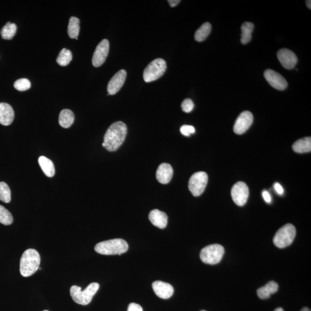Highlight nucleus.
<instances>
[{
	"label": "nucleus",
	"mask_w": 311,
	"mask_h": 311,
	"mask_svg": "<svg viewBox=\"0 0 311 311\" xmlns=\"http://www.w3.org/2000/svg\"><path fill=\"white\" fill-rule=\"evenodd\" d=\"M128 128L121 121L114 122L105 132L104 137V148L109 152L116 151L125 140Z\"/></svg>",
	"instance_id": "nucleus-1"
},
{
	"label": "nucleus",
	"mask_w": 311,
	"mask_h": 311,
	"mask_svg": "<svg viewBox=\"0 0 311 311\" xmlns=\"http://www.w3.org/2000/svg\"><path fill=\"white\" fill-rule=\"evenodd\" d=\"M41 256L37 250L30 249L23 253L20 261V273L24 277L31 276L38 270Z\"/></svg>",
	"instance_id": "nucleus-2"
},
{
	"label": "nucleus",
	"mask_w": 311,
	"mask_h": 311,
	"mask_svg": "<svg viewBox=\"0 0 311 311\" xmlns=\"http://www.w3.org/2000/svg\"><path fill=\"white\" fill-rule=\"evenodd\" d=\"M129 249L128 243L122 238H114L102 241L95 246V252L105 255H120Z\"/></svg>",
	"instance_id": "nucleus-3"
},
{
	"label": "nucleus",
	"mask_w": 311,
	"mask_h": 311,
	"mask_svg": "<svg viewBox=\"0 0 311 311\" xmlns=\"http://www.w3.org/2000/svg\"><path fill=\"white\" fill-rule=\"evenodd\" d=\"M99 287L98 283L92 282L83 291H81L82 289L81 287L74 285L71 288V296L75 303L86 306L91 302L93 297L98 291Z\"/></svg>",
	"instance_id": "nucleus-4"
},
{
	"label": "nucleus",
	"mask_w": 311,
	"mask_h": 311,
	"mask_svg": "<svg viewBox=\"0 0 311 311\" xmlns=\"http://www.w3.org/2000/svg\"><path fill=\"white\" fill-rule=\"evenodd\" d=\"M296 234V230L295 226L287 224L277 232L273 238V243L279 248H285L291 245L295 239Z\"/></svg>",
	"instance_id": "nucleus-5"
},
{
	"label": "nucleus",
	"mask_w": 311,
	"mask_h": 311,
	"mask_svg": "<svg viewBox=\"0 0 311 311\" xmlns=\"http://www.w3.org/2000/svg\"><path fill=\"white\" fill-rule=\"evenodd\" d=\"M224 252V247L220 244H211L201 250L200 258L204 264L216 265L222 261Z\"/></svg>",
	"instance_id": "nucleus-6"
},
{
	"label": "nucleus",
	"mask_w": 311,
	"mask_h": 311,
	"mask_svg": "<svg viewBox=\"0 0 311 311\" xmlns=\"http://www.w3.org/2000/svg\"><path fill=\"white\" fill-rule=\"evenodd\" d=\"M167 65L164 59H157L150 62L145 69L143 78L146 83L152 82L161 78L164 74Z\"/></svg>",
	"instance_id": "nucleus-7"
},
{
	"label": "nucleus",
	"mask_w": 311,
	"mask_h": 311,
	"mask_svg": "<svg viewBox=\"0 0 311 311\" xmlns=\"http://www.w3.org/2000/svg\"><path fill=\"white\" fill-rule=\"evenodd\" d=\"M208 182V176L205 172H198L192 175L189 182V189L195 197L201 195L205 191Z\"/></svg>",
	"instance_id": "nucleus-8"
},
{
	"label": "nucleus",
	"mask_w": 311,
	"mask_h": 311,
	"mask_svg": "<svg viewBox=\"0 0 311 311\" xmlns=\"http://www.w3.org/2000/svg\"><path fill=\"white\" fill-rule=\"evenodd\" d=\"M231 195L234 202L238 206L242 207L246 204L249 196V189L246 184L238 182L232 187Z\"/></svg>",
	"instance_id": "nucleus-9"
},
{
	"label": "nucleus",
	"mask_w": 311,
	"mask_h": 311,
	"mask_svg": "<svg viewBox=\"0 0 311 311\" xmlns=\"http://www.w3.org/2000/svg\"><path fill=\"white\" fill-rule=\"evenodd\" d=\"M109 42L107 39H103L96 47L92 57V64L95 67L98 68L104 64L109 53Z\"/></svg>",
	"instance_id": "nucleus-10"
},
{
	"label": "nucleus",
	"mask_w": 311,
	"mask_h": 311,
	"mask_svg": "<svg viewBox=\"0 0 311 311\" xmlns=\"http://www.w3.org/2000/svg\"><path fill=\"white\" fill-rule=\"evenodd\" d=\"M264 76L268 84L275 89L283 90L288 87V83L285 78L278 72L271 69L266 70L264 72Z\"/></svg>",
	"instance_id": "nucleus-11"
},
{
	"label": "nucleus",
	"mask_w": 311,
	"mask_h": 311,
	"mask_svg": "<svg viewBox=\"0 0 311 311\" xmlns=\"http://www.w3.org/2000/svg\"><path fill=\"white\" fill-rule=\"evenodd\" d=\"M253 116L249 111H244L238 117L234 126V131L237 134H242L252 126Z\"/></svg>",
	"instance_id": "nucleus-12"
},
{
	"label": "nucleus",
	"mask_w": 311,
	"mask_h": 311,
	"mask_svg": "<svg viewBox=\"0 0 311 311\" xmlns=\"http://www.w3.org/2000/svg\"><path fill=\"white\" fill-rule=\"evenodd\" d=\"M277 58L281 64L286 69H292L295 67L298 61L297 57L291 50L281 49L277 52Z\"/></svg>",
	"instance_id": "nucleus-13"
},
{
	"label": "nucleus",
	"mask_w": 311,
	"mask_h": 311,
	"mask_svg": "<svg viewBox=\"0 0 311 311\" xmlns=\"http://www.w3.org/2000/svg\"><path fill=\"white\" fill-rule=\"evenodd\" d=\"M127 76L125 70H120L114 75L107 86L108 95H113L119 91L125 83Z\"/></svg>",
	"instance_id": "nucleus-14"
},
{
	"label": "nucleus",
	"mask_w": 311,
	"mask_h": 311,
	"mask_svg": "<svg viewBox=\"0 0 311 311\" xmlns=\"http://www.w3.org/2000/svg\"><path fill=\"white\" fill-rule=\"evenodd\" d=\"M152 288L154 292L160 298L168 299L173 295L174 289L170 283L156 281L152 283Z\"/></svg>",
	"instance_id": "nucleus-15"
},
{
	"label": "nucleus",
	"mask_w": 311,
	"mask_h": 311,
	"mask_svg": "<svg viewBox=\"0 0 311 311\" xmlns=\"http://www.w3.org/2000/svg\"><path fill=\"white\" fill-rule=\"evenodd\" d=\"M174 171L170 164L163 163L156 171L157 180L162 184H167L173 178Z\"/></svg>",
	"instance_id": "nucleus-16"
},
{
	"label": "nucleus",
	"mask_w": 311,
	"mask_h": 311,
	"mask_svg": "<svg viewBox=\"0 0 311 311\" xmlns=\"http://www.w3.org/2000/svg\"><path fill=\"white\" fill-rule=\"evenodd\" d=\"M15 118L13 107L6 103H0V123L4 126L10 125Z\"/></svg>",
	"instance_id": "nucleus-17"
},
{
	"label": "nucleus",
	"mask_w": 311,
	"mask_h": 311,
	"mask_svg": "<svg viewBox=\"0 0 311 311\" xmlns=\"http://www.w3.org/2000/svg\"><path fill=\"white\" fill-rule=\"evenodd\" d=\"M149 219L152 224L160 229H164L168 223L167 214L158 209H154L149 213Z\"/></svg>",
	"instance_id": "nucleus-18"
},
{
	"label": "nucleus",
	"mask_w": 311,
	"mask_h": 311,
	"mask_svg": "<svg viewBox=\"0 0 311 311\" xmlns=\"http://www.w3.org/2000/svg\"><path fill=\"white\" fill-rule=\"evenodd\" d=\"M279 285L273 281L268 282L267 284L258 289V296L261 299H267L270 297V296L278 291Z\"/></svg>",
	"instance_id": "nucleus-19"
},
{
	"label": "nucleus",
	"mask_w": 311,
	"mask_h": 311,
	"mask_svg": "<svg viewBox=\"0 0 311 311\" xmlns=\"http://www.w3.org/2000/svg\"><path fill=\"white\" fill-rule=\"evenodd\" d=\"M293 150L295 152L303 153L310 152L311 150V138L305 137L295 142L293 144Z\"/></svg>",
	"instance_id": "nucleus-20"
},
{
	"label": "nucleus",
	"mask_w": 311,
	"mask_h": 311,
	"mask_svg": "<svg viewBox=\"0 0 311 311\" xmlns=\"http://www.w3.org/2000/svg\"><path fill=\"white\" fill-rule=\"evenodd\" d=\"M39 165L47 177L51 178L55 175V168L52 161L45 156H41L38 159Z\"/></svg>",
	"instance_id": "nucleus-21"
},
{
	"label": "nucleus",
	"mask_w": 311,
	"mask_h": 311,
	"mask_svg": "<svg viewBox=\"0 0 311 311\" xmlns=\"http://www.w3.org/2000/svg\"><path fill=\"white\" fill-rule=\"evenodd\" d=\"M74 120V114L69 109L62 110L59 116V123L62 128L67 129L73 124Z\"/></svg>",
	"instance_id": "nucleus-22"
},
{
	"label": "nucleus",
	"mask_w": 311,
	"mask_h": 311,
	"mask_svg": "<svg viewBox=\"0 0 311 311\" xmlns=\"http://www.w3.org/2000/svg\"><path fill=\"white\" fill-rule=\"evenodd\" d=\"M254 25L252 22H244L241 27V43L243 44H246L252 40V32Z\"/></svg>",
	"instance_id": "nucleus-23"
},
{
	"label": "nucleus",
	"mask_w": 311,
	"mask_h": 311,
	"mask_svg": "<svg viewBox=\"0 0 311 311\" xmlns=\"http://www.w3.org/2000/svg\"><path fill=\"white\" fill-rule=\"evenodd\" d=\"M80 20L76 17L72 16L69 19L68 33L72 39H78L80 32Z\"/></svg>",
	"instance_id": "nucleus-24"
},
{
	"label": "nucleus",
	"mask_w": 311,
	"mask_h": 311,
	"mask_svg": "<svg viewBox=\"0 0 311 311\" xmlns=\"http://www.w3.org/2000/svg\"><path fill=\"white\" fill-rule=\"evenodd\" d=\"M211 30H212V26L209 23H204L196 31L194 35L195 40L198 42L205 41L210 34Z\"/></svg>",
	"instance_id": "nucleus-25"
},
{
	"label": "nucleus",
	"mask_w": 311,
	"mask_h": 311,
	"mask_svg": "<svg viewBox=\"0 0 311 311\" xmlns=\"http://www.w3.org/2000/svg\"><path fill=\"white\" fill-rule=\"evenodd\" d=\"M16 30L17 26L15 23L8 22L1 30V37L6 40H11L16 34Z\"/></svg>",
	"instance_id": "nucleus-26"
},
{
	"label": "nucleus",
	"mask_w": 311,
	"mask_h": 311,
	"mask_svg": "<svg viewBox=\"0 0 311 311\" xmlns=\"http://www.w3.org/2000/svg\"><path fill=\"white\" fill-rule=\"evenodd\" d=\"M72 60V53L71 50L67 49H62L60 51L59 55L57 59V62L60 66H66L70 63Z\"/></svg>",
	"instance_id": "nucleus-27"
},
{
	"label": "nucleus",
	"mask_w": 311,
	"mask_h": 311,
	"mask_svg": "<svg viewBox=\"0 0 311 311\" xmlns=\"http://www.w3.org/2000/svg\"><path fill=\"white\" fill-rule=\"evenodd\" d=\"M0 200L5 203H10L11 200V192L7 183L0 182Z\"/></svg>",
	"instance_id": "nucleus-28"
},
{
	"label": "nucleus",
	"mask_w": 311,
	"mask_h": 311,
	"mask_svg": "<svg viewBox=\"0 0 311 311\" xmlns=\"http://www.w3.org/2000/svg\"><path fill=\"white\" fill-rule=\"evenodd\" d=\"M14 218L12 214L5 207L0 205V222L5 225L13 224Z\"/></svg>",
	"instance_id": "nucleus-29"
},
{
	"label": "nucleus",
	"mask_w": 311,
	"mask_h": 311,
	"mask_svg": "<svg viewBox=\"0 0 311 311\" xmlns=\"http://www.w3.org/2000/svg\"><path fill=\"white\" fill-rule=\"evenodd\" d=\"M14 87L19 91H25L31 88V83L27 78H20V79L15 81Z\"/></svg>",
	"instance_id": "nucleus-30"
},
{
	"label": "nucleus",
	"mask_w": 311,
	"mask_h": 311,
	"mask_svg": "<svg viewBox=\"0 0 311 311\" xmlns=\"http://www.w3.org/2000/svg\"><path fill=\"white\" fill-rule=\"evenodd\" d=\"M182 109L184 112L186 113H189L192 112L193 110V108L194 107V103L190 99H186L184 100L182 102Z\"/></svg>",
	"instance_id": "nucleus-31"
},
{
	"label": "nucleus",
	"mask_w": 311,
	"mask_h": 311,
	"mask_svg": "<svg viewBox=\"0 0 311 311\" xmlns=\"http://www.w3.org/2000/svg\"><path fill=\"white\" fill-rule=\"evenodd\" d=\"M180 131L181 133L187 137L190 136L191 134H194L195 131L194 127L186 125L181 127Z\"/></svg>",
	"instance_id": "nucleus-32"
},
{
	"label": "nucleus",
	"mask_w": 311,
	"mask_h": 311,
	"mask_svg": "<svg viewBox=\"0 0 311 311\" xmlns=\"http://www.w3.org/2000/svg\"><path fill=\"white\" fill-rule=\"evenodd\" d=\"M127 311H143V308L140 305L132 303L129 305Z\"/></svg>",
	"instance_id": "nucleus-33"
},
{
	"label": "nucleus",
	"mask_w": 311,
	"mask_h": 311,
	"mask_svg": "<svg viewBox=\"0 0 311 311\" xmlns=\"http://www.w3.org/2000/svg\"><path fill=\"white\" fill-rule=\"evenodd\" d=\"M263 197H264L265 201L267 202V203H270L271 201V196L267 191H264L262 193Z\"/></svg>",
	"instance_id": "nucleus-34"
},
{
	"label": "nucleus",
	"mask_w": 311,
	"mask_h": 311,
	"mask_svg": "<svg viewBox=\"0 0 311 311\" xmlns=\"http://www.w3.org/2000/svg\"><path fill=\"white\" fill-rule=\"evenodd\" d=\"M274 189L276 190L278 194L280 195H282L283 194V189L282 187L281 186L279 183H276L274 184Z\"/></svg>",
	"instance_id": "nucleus-35"
},
{
	"label": "nucleus",
	"mask_w": 311,
	"mask_h": 311,
	"mask_svg": "<svg viewBox=\"0 0 311 311\" xmlns=\"http://www.w3.org/2000/svg\"><path fill=\"white\" fill-rule=\"evenodd\" d=\"M169 5L171 6V7H176L177 5L179 4L180 2V0H169L168 1Z\"/></svg>",
	"instance_id": "nucleus-36"
},
{
	"label": "nucleus",
	"mask_w": 311,
	"mask_h": 311,
	"mask_svg": "<svg viewBox=\"0 0 311 311\" xmlns=\"http://www.w3.org/2000/svg\"><path fill=\"white\" fill-rule=\"evenodd\" d=\"M306 4H307L308 8H309V9H310V10H311V1H310V0H308V1H306Z\"/></svg>",
	"instance_id": "nucleus-37"
},
{
	"label": "nucleus",
	"mask_w": 311,
	"mask_h": 311,
	"mask_svg": "<svg viewBox=\"0 0 311 311\" xmlns=\"http://www.w3.org/2000/svg\"><path fill=\"white\" fill-rule=\"evenodd\" d=\"M300 311H311V310L309 309V308L305 307L303 308V309H302Z\"/></svg>",
	"instance_id": "nucleus-38"
},
{
	"label": "nucleus",
	"mask_w": 311,
	"mask_h": 311,
	"mask_svg": "<svg viewBox=\"0 0 311 311\" xmlns=\"http://www.w3.org/2000/svg\"><path fill=\"white\" fill-rule=\"evenodd\" d=\"M274 311H284L282 309V308H278L276 310H275Z\"/></svg>",
	"instance_id": "nucleus-39"
},
{
	"label": "nucleus",
	"mask_w": 311,
	"mask_h": 311,
	"mask_svg": "<svg viewBox=\"0 0 311 311\" xmlns=\"http://www.w3.org/2000/svg\"><path fill=\"white\" fill-rule=\"evenodd\" d=\"M48 311V310H44V311Z\"/></svg>",
	"instance_id": "nucleus-40"
},
{
	"label": "nucleus",
	"mask_w": 311,
	"mask_h": 311,
	"mask_svg": "<svg viewBox=\"0 0 311 311\" xmlns=\"http://www.w3.org/2000/svg\"></svg>",
	"instance_id": "nucleus-41"
}]
</instances>
